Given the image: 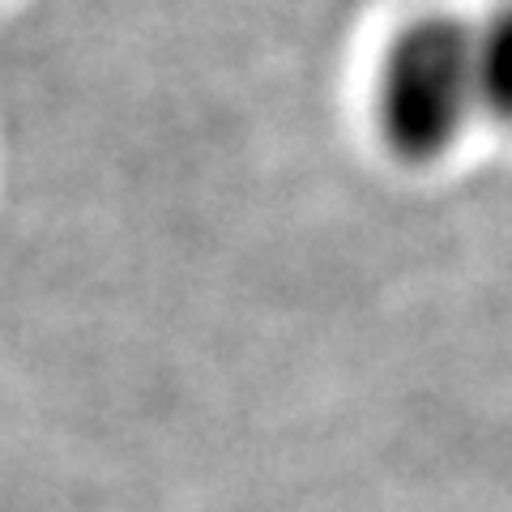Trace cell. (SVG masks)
Listing matches in <instances>:
<instances>
[{"label": "cell", "mask_w": 512, "mask_h": 512, "mask_svg": "<svg viewBox=\"0 0 512 512\" xmlns=\"http://www.w3.org/2000/svg\"><path fill=\"white\" fill-rule=\"evenodd\" d=\"M380 137L402 163H436L478 120L470 22L423 13L384 47L376 82Z\"/></svg>", "instance_id": "1"}, {"label": "cell", "mask_w": 512, "mask_h": 512, "mask_svg": "<svg viewBox=\"0 0 512 512\" xmlns=\"http://www.w3.org/2000/svg\"><path fill=\"white\" fill-rule=\"evenodd\" d=\"M478 120L512 128V0L470 22Z\"/></svg>", "instance_id": "2"}]
</instances>
